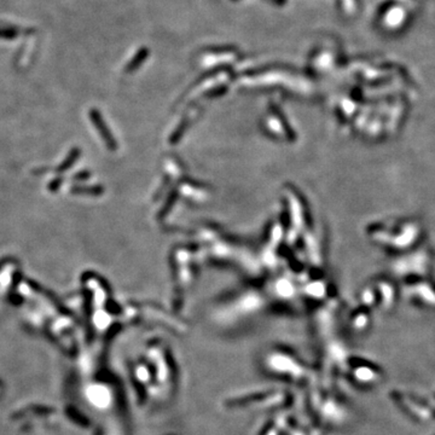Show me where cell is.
I'll return each instance as SVG.
<instances>
[{
	"label": "cell",
	"mask_w": 435,
	"mask_h": 435,
	"mask_svg": "<svg viewBox=\"0 0 435 435\" xmlns=\"http://www.w3.org/2000/svg\"><path fill=\"white\" fill-rule=\"evenodd\" d=\"M7 264H8V260H2V261H0V270H2L3 267H4Z\"/></svg>",
	"instance_id": "2"
},
{
	"label": "cell",
	"mask_w": 435,
	"mask_h": 435,
	"mask_svg": "<svg viewBox=\"0 0 435 435\" xmlns=\"http://www.w3.org/2000/svg\"><path fill=\"white\" fill-rule=\"evenodd\" d=\"M20 31L17 28H11V27H2L0 28V39H5V40H14L20 35Z\"/></svg>",
	"instance_id": "1"
}]
</instances>
